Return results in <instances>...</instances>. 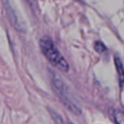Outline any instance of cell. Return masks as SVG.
<instances>
[{
	"instance_id": "cell-6",
	"label": "cell",
	"mask_w": 124,
	"mask_h": 124,
	"mask_svg": "<svg viewBox=\"0 0 124 124\" xmlns=\"http://www.w3.org/2000/svg\"><path fill=\"white\" fill-rule=\"evenodd\" d=\"M69 124H73V123H69Z\"/></svg>"
},
{
	"instance_id": "cell-3",
	"label": "cell",
	"mask_w": 124,
	"mask_h": 124,
	"mask_svg": "<svg viewBox=\"0 0 124 124\" xmlns=\"http://www.w3.org/2000/svg\"><path fill=\"white\" fill-rule=\"evenodd\" d=\"M114 64H115V67H116V70H117V74H118V78H119V85L120 87H122V84H123V64H122V61H121V58L117 55L114 56Z\"/></svg>"
},
{
	"instance_id": "cell-2",
	"label": "cell",
	"mask_w": 124,
	"mask_h": 124,
	"mask_svg": "<svg viewBox=\"0 0 124 124\" xmlns=\"http://www.w3.org/2000/svg\"><path fill=\"white\" fill-rule=\"evenodd\" d=\"M50 83L53 91L55 92L56 96L60 99V101L63 103V105L72 112L78 114L80 113V108L76 102V99L71 94V91L69 90L66 83L54 73L50 74Z\"/></svg>"
},
{
	"instance_id": "cell-4",
	"label": "cell",
	"mask_w": 124,
	"mask_h": 124,
	"mask_svg": "<svg viewBox=\"0 0 124 124\" xmlns=\"http://www.w3.org/2000/svg\"><path fill=\"white\" fill-rule=\"evenodd\" d=\"M112 117H113V120H114L115 124H123V122H124V115H123L122 110L117 109V108L114 109L113 113H112Z\"/></svg>"
},
{
	"instance_id": "cell-1",
	"label": "cell",
	"mask_w": 124,
	"mask_h": 124,
	"mask_svg": "<svg viewBox=\"0 0 124 124\" xmlns=\"http://www.w3.org/2000/svg\"><path fill=\"white\" fill-rule=\"evenodd\" d=\"M39 45L43 54L52 66L63 72H67L69 70V64L67 60L65 59V57L62 55V53L59 51V49L56 47V46L49 37L46 36L42 37L40 39Z\"/></svg>"
},
{
	"instance_id": "cell-5",
	"label": "cell",
	"mask_w": 124,
	"mask_h": 124,
	"mask_svg": "<svg viewBox=\"0 0 124 124\" xmlns=\"http://www.w3.org/2000/svg\"><path fill=\"white\" fill-rule=\"evenodd\" d=\"M95 49H96L98 52L102 53V52H104V51H106V50H107V47L105 46V45H104L102 42L97 41V42L95 43Z\"/></svg>"
}]
</instances>
